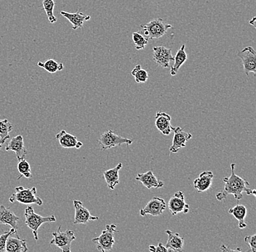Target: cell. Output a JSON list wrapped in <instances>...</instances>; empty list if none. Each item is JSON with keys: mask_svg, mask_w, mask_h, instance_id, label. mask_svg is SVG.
I'll list each match as a JSON object with an SVG mask.
<instances>
[{"mask_svg": "<svg viewBox=\"0 0 256 252\" xmlns=\"http://www.w3.org/2000/svg\"><path fill=\"white\" fill-rule=\"evenodd\" d=\"M235 165L234 163L231 164V175L223 178V182H225L224 188L223 191L217 193L216 196H215L219 202L226 199L229 194L233 195L234 199L237 202H240L243 199V193H246L247 195L256 196L255 189L251 190V188H248V186H250L248 181L235 174V171H234Z\"/></svg>", "mask_w": 256, "mask_h": 252, "instance_id": "obj_1", "label": "cell"}, {"mask_svg": "<svg viewBox=\"0 0 256 252\" xmlns=\"http://www.w3.org/2000/svg\"><path fill=\"white\" fill-rule=\"evenodd\" d=\"M25 224L32 230L35 241H38V230L44 223H50L56 221L55 216H43L35 213L34 208L31 206L25 209Z\"/></svg>", "mask_w": 256, "mask_h": 252, "instance_id": "obj_2", "label": "cell"}, {"mask_svg": "<svg viewBox=\"0 0 256 252\" xmlns=\"http://www.w3.org/2000/svg\"><path fill=\"white\" fill-rule=\"evenodd\" d=\"M172 27V25L166 24L162 18H156L147 24H141V33L149 40H154L164 36L167 31Z\"/></svg>", "mask_w": 256, "mask_h": 252, "instance_id": "obj_3", "label": "cell"}, {"mask_svg": "<svg viewBox=\"0 0 256 252\" xmlns=\"http://www.w3.org/2000/svg\"><path fill=\"white\" fill-rule=\"evenodd\" d=\"M36 187L25 188L23 186H18L15 188V193L9 198V201L11 203L18 202L23 204H38V206L43 205V202L40 198L36 196Z\"/></svg>", "mask_w": 256, "mask_h": 252, "instance_id": "obj_4", "label": "cell"}, {"mask_svg": "<svg viewBox=\"0 0 256 252\" xmlns=\"http://www.w3.org/2000/svg\"><path fill=\"white\" fill-rule=\"evenodd\" d=\"M118 232L117 225L115 224L106 225V229L103 230L98 237L94 238L92 241L96 245L97 250L102 252L111 251L115 244V234Z\"/></svg>", "mask_w": 256, "mask_h": 252, "instance_id": "obj_5", "label": "cell"}, {"mask_svg": "<svg viewBox=\"0 0 256 252\" xmlns=\"http://www.w3.org/2000/svg\"><path fill=\"white\" fill-rule=\"evenodd\" d=\"M53 239L50 241V245L56 246L61 251L64 252H71L72 241L76 239L75 232L73 230H67L62 231L61 227H58L57 231L52 233Z\"/></svg>", "mask_w": 256, "mask_h": 252, "instance_id": "obj_6", "label": "cell"}, {"mask_svg": "<svg viewBox=\"0 0 256 252\" xmlns=\"http://www.w3.org/2000/svg\"><path fill=\"white\" fill-rule=\"evenodd\" d=\"M98 142L101 151H105L123 144L131 145L133 140L117 135L113 131L108 130L101 134Z\"/></svg>", "mask_w": 256, "mask_h": 252, "instance_id": "obj_7", "label": "cell"}, {"mask_svg": "<svg viewBox=\"0 0 256 252\" xmlns=\"http://www.w3.org/2000/svg\"><path fill=\"white\" fill-rule=\"evenodd\" d=\"M237 56L243 62L244 72L247 76L253 72L254 75L256 73V52L255 49L251 46L245 47L243 50L237 53Z\"/></svg>", "mask_w": 256, "mask_h": 252, "instance_id": "obj_8", "label": "cell"}, {"mask_svg": "<svg viewBox=\"0 0 256 252\" xmlns=\"http://www.w3.org/2000/svg\"><path fill=\"white\" fill-rule=\"evenodd\" d=\"M166 207L164 199L160 197H154L140 210V214L142 216H145L148 214L153 216H160L166 210Z\"/></svg>", "mask_w": 256, "mask_h": 252, "instance_id": "obj_9", "label": "cell"}, {"mask_svg": "<svg viewBox=\"0 0 256 252\" xmlns=\"http://www.w3.org/2000/svg\"><path fill=\"white\" fill-rule=\"evenodd\" d=\"M168 207L172 215H176L179 213L187 214L189 212V205L185 202L183 191H178L170 199Z\"/></svg>", "mask_w": 256, "mask_h": 252, "instance_id": "obj_10", "label": "cell"}, {"mask_svg": "<svg viewBox=\"0 0 256 252\" xmlns=\"http://www.w3.org/2000/svg\"><path fill=\"white\" fill-rule=\"evenodd\" d=\"M74 207H75V221L74 224H87L90 221L98 220L99 218L98 216H92L90 211L83 205L81 201L74 200Z\"/></svg>", "mask_w": 256, "mask_h": 252, "instance_id": "obj_11", "label": "cell"}, {"mask_svg": "<svg viewBox=\"0 0 256 252\" xmlns=\"http://www.w3.org/2000/svg\"><path fill=\"white\" fill-rule=\"evenodd\" d=\"M172 131L174 132V136L172 144L170 148V153H177L180 149L186 146V142L192 138V134L184 132L179 126L172 128Z\"/></svg>", "mask_w": 256, "mask_h": 252, "instance_id": "obj_12", "label": "cell"}, {"mask_svg": "<svg viewBox=\"0 0 256 252\" xmlns=\"http://www.w3.org/2000/svg\"><path fill=\"white\" fill-rule=\"evenodd\" d=\"M153 52L154 61L159 66H161V67L165 68V69L169 67L171 61L174 60L171 49L167 48V47H163V46L154 47Z\"/></svg>", "mask_w": 256, "mask_h": 252, "instance_id": "obj_13", "label": "cell"}, {"mask_svg": "<svg viewBox=\"0 0 256 252\" xmlns=\"http://www.w3.org/2000/svg\"><path fill=\"white\" fill-rule=\"evenodd\" d=\"M5 151H14L16 154L18 161L25 159L27 155V150L24 145V137L22 135H17L10 140L8 144L5 147Z\"/></svg>", "mask_w": 256, "mask_h": 252, "instance_id": "obj_14", "label": "cell"}, {"mask_svg": "<svg viewBox=\"0 0 256 252\" xmlns=\"http://www.w3.org/2000/svg\"><path fill=\"white\" fill-rule=\"evenodd\" d=\"M135 180L139 181L143 184V186L146 187L147 189L151 188H160L164 186L165 183L163 180H159L153 173V171H146L142 174H137Z\"/></svg>", "mask_w": 256, "mask_h": 252, "instance_id": "obj_15", "label": "cell"}, {"mask_svg": "<svg viewBox=\"0 0 256 252\" xmlns=\"http://www.w3.org/2000/svg\"><path fill=\"white\" fill-rule=\"evenodd\" d=\"M155 126L157 129L164 135H169L172 132L171 126V117L163 111H158L155 117Z\"/></svg>", "mask_w": 256, "mask_h": 252, "instance_id": "obj_16", "label": "cell"}, {"mask_svg": "<svg viewBox=\"0 0 256 252\" xmlns=\"http://www.w3.org/2000/svg\"><path fill=\"white\" fill-rule=\"evenodd\" d=\"M55 138L58 140L60 145L64 148H77L80 149L83 145L82 142L79 141L75 136L66 132V131H60L58 134L55 135Z\"/></svg>", "mask_w": 256, "mask_h": 252, "instance_id": "obj_17", "label": "cell"}, {"mask_svg": "<svg viewBox=\"0 0 256 252\" xmlns=\"http://www.w3.org/2000/svg\"><path fill=\"white\" fill-rule=\"evenodd\" d=\"M213 171H204L200 173L199 177L194 181V188L199 193L205 192L211 188L213 180Z\"/></svg>", "mask_w": 256, "mask_h": 252, "instance_id": "obj_18", "label": "cell"}, {"mask_svg": "<svg viewBox=\"0 0 256 252\" xmlns=\"http://www.w3.org/2000/svg\"><path fill=\"white\" fill-rule=\"evenodd\" d=\"M168 235V241H167L166 247L168 249V252H180L184 251L183 245L184 241L178 233H172L171 230H166Z\"/></svg>", "mask_w": 256, "mask_h": 252, "instance_id": "obj_19", "label": "cell"}, {"mask_svg": "<svg viewBox=\"0 0 256 252\" xmlns=\"http://www.w3.org/2000/svg\"><path fill=\"white\" fill-rule=\"evenodd\" d=\"M15 233V236L13 234L10 235L7 240L6 244V252H26L29 249L26 244V239H21L18 236V233Z\"/></svg>", "mask_w": 256, "mask_h": 252, "instance_id": "obj_20", "label": "cell"}, {"mask_svg": "<svg viewBox=\"0 0 256 252\" xmlns=\"http://www.w3.org/2000/svg\"><path fill=\"white\" fill-rule=\"evenodd\" d=\"M61 15L72 24L73 30H77V29L83 27L84 23L90 19V15H85L83 12H80V11L73 12V13L61 11Z\"/></svg>", "mask_w": 256, "mask_h": 252, "instance_id": "obj_21", "label": "cell"}, {"mask_svg": "<svg viewBox=\"0 0 256 252\" xmlns=\"http://www.w3.org/2000/svg\"><path fill=\"white\" fill-rule=\"evenodd\" d=\"M19 217L14 214L13 211L9 208H6L4 205L0 206V224L7 225L12 228L18 229Z\"/></svg>", "mask_w": 256, "mask_h": 252, "instance_id": "obj_22", "label": "cell"}, {"mask_svg": "<svg viewBox=\"0 0 256 252\" xmlns=\"http://www.w3.org/2000/svg\"><path fill=\"white\" fill-rule=\"evenodd\" d=\"M122 168H123V164L119 163L115 168L106 170L103 172V177L109 189H115V187L120 183L119 172Z\"/></svg>", "mask_w": 256, "mask_h": 252, "instance_id": "obj_23", "label": "cell"}, {"mask_svg": "<svg viewBox=\"0 0 256 252\" xmlns=\"http://www.w3.org/2000/svg\"><path fill=\"white\" fill-rule=\"evenodd\" d=\"M229 214H231L235 217L239 222V228L240 229H245L247 227V224L245 223V218L247 216V208L242 204H237L235 207H232L229 210Z\"/></svg>", "mask_w": 256, "mask_h": 252, "instance_id": "obj_24", "label": "cell"}, {"mask_svg": "<svg viewBox=\"0 0 256 252\" xmlns=\"http://www.w3.org/2000/svg\"><path fill=\"white\" fill-rule=\"evenodd\" d=\"M185 47H186V46H185V44H183L182 47L178 49L176 55L174 58V64L172 65L171 69V74L172 76H175L178 74L182 65L188 59L187 54L185 52Z\"/></svg>", "mask_w": 256, "mask_h": 252, "instance_id": "obj_25", "label": "cell"}, {"mask_svg": "<svg viewBox=\"0 0 256 252\" xmlns=\"http://www.w3.org/2000/svg\"><path fill=\"white\" fill-rule=\"evenodd\" d=\"M38 66L50 74L61 72L64 68L62 63H59L54 59H48L45 62H38Z\"/></svg>", "mask_w": 256, "mask_h": 252, "instance_id": "obj_26", "label": "cell"}, {"mask_svg": "<svg viewBox=\"0 0 256 252\" xmlns=\"http://www.w3.org/2000/svg\"><path fill=\"white\" fill-rule=\"evenodd\" d=\"M13 130V125L8 120H0V143H5L10 138V132Z\"/></svg>", "mask_w": 256, "mask_h": 252, "instance_id": "obj_27", "label": "cell"}, {"mask_svg": "<svg viewBox=\"0 0 256 252\" xmlns=\"http://www.w3.org/2000/svg\"><path fill=\"white\" fill-rule=\"evenodd\" d=\"M43 9L47 14V18H48L49 22L50 24H55L57 22L56 17L54 15V7L55 5V0H43Z\"/></svg>", "mask_w": 256, "mask_h": 252, "instance_id": "obj_28", "label": "cell"}, {"mask_svg": "<svg viewBox=\"0 0 256 252\" xmlns=\"http://www.w3.org/2000/svg\"><path fill=\"white\" fill-rule=\"evenodd\" d=\"M137 83H146L149 80V74L146 71L141 69V65H137L131 72Z\"/></svg>", "mask_w": 256, "mask_h": 252, "instance_id": "obj_29", "label": "cell"}, {"mask_svg": "<svg viewBox=\"0 0 256 252\" xmlns=\"http://www.w3.org/2000/svg\"><path fill=\"white\" fill-rule=\"evenodd\" d=\"M132 41L135 44V49H143L149 42V39L143 36L139 32H133L132 35Z\"/></svg>", "mask_w": 256, "mask_h": 252, "instance_id": "obj_30", "label": "cell"}, {"mask_svg": "<svg viewBox=\"0 0 256 252\" xmlns=\"http://www.w3.org/2000/svg\"><path fill=\"white\" fill-rule=\"evenodd\" d=\"M18 170L21 176H24L26 178H32V174L31 172L30 165L25 159L19 161V163L18 165Z\"/></svg>", "mask_w": 256, "mask_h": 252, "instance_id": "obj_31", "label": "cell"}, {"mask_svg": "<svg viewBox=\"0 0 256 252\" xmlns=\"http://www.w3.org/2000/svg\"><path fill=\"white\" fill-rule=\"evenodd\" d=\"M17 230L11 228L8 231L4 232L2 234L0 235V252H6V244L7 240L10 235L14 234L16 233Z\"/></svg>", "mask_w": 256, "mask_h": 252, "instance_id": "obj_32", "label": "cell"}, {"mask_svg": "<svg viewBox=\"0 0 256 252\" xmlns=\"http://www.w3.org/2000/svg\"><path fill=\"white\" fill-rule=\"evenodd\" d=\"M244 241L249 247V251L256 252V234L245 236Z\"/></svg>", "mask_w": 256, "mask_h": 252, "instance_id": "obj_33", "label": "cell"}, {"mask_svg": "<svg viewBox=\"0 0 256 252\" xmlns=\"http://www.w3.org/2000/svg\"><path fill=\"white\" fill-rule=\"evenodd\" d=\"M168 252V250L166 248V246L163 245L162 243H159L158 246L156 247L155 252Z\"/></svg>", "mask_w": 256, "mask_h": 252, "instance_id": "obj_34", "label": "cell"}, {"mask_svg": "<svg viewBox=\"0 0 256 252\" xmlns=\"http://www.w3.org/2000/svg\"><path fill=\"white\" fill-rule=\"evenodd\" d=\"M220 250H221L222 252H241L242 250L241 249H237V250H231V249H229V247H226V246L225 245H222L221 247H220Z\"/></svg>", "mask_w": 256, "mask_h": 252, "instance_id": "obj_35", "label": "cell"}, {"mask_svg": "<svg viewBox=\"0 0 256 252\" xmlns=\"http://www.w3.org/2000/svg\"><path fill=\"white\" fill-rule=\"evenodd\" d=\"M249 24L252 25V26H254V27H256V18H255V17H254V18H253V19L251 20V21H249Z\"/></svg>", "mask_w": 256, "mask_h": 252, "instance_id": "obj_36", "label": "cell"}, {"mask_svg": "<svg viewBox=\"0 0 256 252\" xmlns=\"http://www.w3.org/2000/svg\"><path fill=\"white\" fill-rule=\"evenodd\" d=\"M149 251L152 252H155L156 251V247L154 245L149 246Z\"/></svg>", "mask_w": 256, "mask_h": 252, "instance_id": "obj_37", "label": "cell"}, {"mask_svg": "<svg viewBox=\"0 0 256 252\" xmlns=\"http://www.w3.org/2000/svg\"><path fill=\"white\" fill-rule=\"evenodd\" d=\"M1 143H0V150H1Z\"/></svg>", "mask_w": 256, "mask_h": 252, "instance_id": "obj_38", "label": "cell"}]
</instances>
